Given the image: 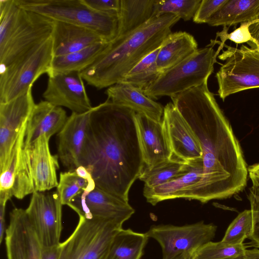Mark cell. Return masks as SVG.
Returning <instances> with one entry per match:
<instances>
[{
    "mask_svg": "<svg viewBox=\"0 0 259 259\" xmlns=\"http://www.w3.org/2000/svg\"><path fill=\"white\" fill-rule=\"evenodd\" d=\"M170 98L195 134L202 151V178L183 198L205 203L242 192L247 185L248 167L239 142L207 81Z\"/></svg>",
    "mask_w": 259,
    "mask_h": 259,
    "instance_id": "1",
    "label": "cell"
},
{
    "mask_svg": "<svg viewBox=\"0 0 259 259\" xmlns=\"http://www.w3.org/2000/svg\"><path fill=\"white\" fill-rule=\"evenodd\" d=\"M136 114L132 109L107 100L94 107L80 161L96 187L126 201L145 166Z\"/></svg>",
    "mask_w": 259,
    "mask_h": 259,
    "instance_id": "2",
    "label": "cell"
},
{
    "mask_svg": "<svg viewBox=\"0 0 259 259\" xmlns=\"http://www.w3.org/2000/svg\"><path fill=\"white\" fill-rule=\"evenodd\" d=\"M178 17H153L129 35L115 38L90 66L81 71L87 83L100 90L119 83L144 58L159 48Z\"/></svg>",
    "mask_w": 259,
    "mask_h": 259,
    "instance_id": "3",
    "label": "cell"
},
{
    "mask_svg": "<svg viewBox=\"0 0 259 259\" xmlns=\"http://www.w3.org/2000/svg\"><path fill=\"white\" fill-rule=\"evenodd\" d=\"M21 8L91 29L105 42L117 36L118 13H103L87 6L82 0H15Z\"/></svg>",
    "mask_w": 259,
    "mask_h": 259,
    "instance_id": "4",
    "label": "cell"
},
{
    "mask_svg": "<svg viewBox=\"0 0 259 259\" xmlns=\"http://www.w3.org/2000/svg\"><path fill=\"white\" fill-rule=\"evenodd\" d=\"M9 25L0 36V69L19 60L50 39L54 21L19 6Z\"/></svg>",
    "mask_w": 259,
    "mask_h": 259,
    "instance_id": "5",
    "label": "cell"
},
{
    "mask_svg": "<svg viewBox=\"0 0 259 259\" xmlns=\"http://www.w3.org/2000/svg\"><path fill=\"white\" fill-rule=\"evenodd\" d=\"M219 41H211L209 46L198 49L173 67L162 73L143 92L152 99L180 94L208 81L213 71L218 56L213 48Z\"/></svg>",
    "mask_w": 259,
    "mask_h": 259,
    "instance_id": "6",
    "label": "cell"
},
{
    "mask_svg": "<svg viewBox=\"0 0 259 259\" xmlns=\"http://www.w3.org/2000/svg\"><path fill=\"white\" fill-rule=\"evenodd\" d=\"M122 226L110 220L79 216L73 232L60 243L59 259H106L113 238Z\"/></svg>",
    "mask_w": 259,
    "mask_h": 259,
    "instance_id": "7",
    "label": "cell"
},
{
    "mask_svg": "<svg viewBox=\"0 0 259 259\" xmlns=\"http://www.w3.org/2000/svg\"><path fill=\"white\" fill-rule=\"evenodd\" d=\"M225 47L227 50L218 56L225 63L215 75L223 101L233 94L259 88V51L244 45L240 48Z\"/></svg>",
    "mask_w": 259,
    "mask_h": 259,
    "instance_id": "8",
    "label": "cell"
},
{
    "mask_svg": "<svg viewBox=\"0 0 259 259\" xmlns=\"http://www.w3.org/2000/svg\"><path fill=\"white\" fill-rule=\"evenodd\" d=\"M53 57L51 37L23 58L0 69V103L27 92L42 74H48Z\"/></svg>",
    "mask_w": 259,
    "mask_h": 259,
    "instance_id": "9",
    "label": "cell"
},
{
    "mask_svg": "<svg viewBox=\"0 0 259 259\" xmlns=\"http://www.w3.org/2000/svg\"><path fill=\"white\" fill-rule=\"evenodd\" d=\"M217 227L203 221L184 226L153 225L145 233L156 240L162 252V259H171L183 253L192 255L214 237Z\"/></svg>",
    "mask_w": 259,
    "mask_h": 259,
    "instance_id": "10",
    "label": "cell"
},
{
    "mask_svg": "<svg viewBox=\"0 0 259 259\" xmlns=\"http://www.w3.org/2000/svg\"><path fill=\"white\" fill-rule=\"evenodd\" d=\"M26 126L0 168V204L6 205L13 197L22 199L35 191L29 150L24 146Z\"/></svg>",
    "mask_w": 259,
    "mask_h": 259,
    "instance_id": "11",
    "label": "cell"
},
{
    "mask_svg": "<svg viewBox=\"0 0 259 259\" xmlns=\"http://www.w3.org/2000/svg\"><path fill=\"white\" fill-rule=\"evenodd\" d=\"M62 205L57 192L35 191L32 194L25 211L42 246L60 243Z\"/></svg>",
    "mask_w": 259,
    "mask_h": 259,
    "instance_id": "12",
    "label": "cell"
},
{
    "mask_svg": "<svg viewBox=\"0 0 259 259\" xmlns=\"http://www.w3.org/2000/svg\"><path fill=\"white\" fill-rule=\"evenodd\" d=\"M69 206L78 216L102 219L121 225L135 211L128 201L96 186L92 191L84 190L76 196Z\"/></svg>",
    "mask_w": 259,
    "mask_h": 259,
    "instance_id": "13",
    "label": "cell"
},
{
    "mask_svg": "<svg viewBox=\"0 0 259 259\" xmlns=\"http://www.w3.org/2000/svg\"><path fill=\"white\" fill-rule=\"evenodd\" d=\"M35 104L32 88L8 102L0 103V168L8 159Z\"/></svg>",
    "mask_w": 259,
    "mask_h": 259,
    "instance_id": "14",
    "label": "cell"
},
{
    "mask_svg": "<svg viewBox=\"0 0 259 259\" xmlns=\"http://www.w3.org/2000/svg\"><path fill=\"white\" fill-rule=\"evenodd\" d=\"M47 86L42 94L45 100L72 112L83 113L93 108L87 95L79 72L54 74L48 76Z\"/></svg>",
    "mask_w": 259,
    "mask_h": 259,
    "instance_id": "15",
    "label": "cell"
},
{
    "mask_svg": "<svg viewBox=\"0 0 259 259\" xmlns=\"http://www.w3.org/2000/svg\"><path fill=\"white\" fill-rule=\"evenodd\" d=\"M161 121L172 152L171 157L185 162L202 157L195 134L172 103L164 107Z\"/></svg>",
    "mask_w": 259,
    "mask_h": 259,
    "instance_id": "16",
    "label": "cell"
},
{
    "mask_svg": "<svg viewBox=\"0 0 259 259\" xmlns=\"http://www.w3.org/2000/svg\"><path fill=\"white\" fill-rule=\"evenodd\" d=\"M5 240L7 259H41L42 245L25 209L11 211Z\"/></svg>",
    "mask_w": 259,
    "mask_h": 259,
    "instance_id": "17",
    "label": "cell"
},
{
    "mask_svg": "<svg viewBox=\"0 0 259 259\" xmlns=\"http://www.w3.org/2000/svg\"><path fill=\"white\" fill-rule=\"evenodd\" d=\"M91 110L83 113L72 112L58 134V157L68 171L80 166Z\"/></svg>",
    "mask_w": 259,
    "mask_h": 259,
    "instance_id": "18",
    "label": "cell"
},
{
    "mask_svg": "<svg viewBox=\"0 0 259 259\" xmlns=\"http://www.w3.org/2000/svg\"><path fill=\"white\" fill-rule=\"evenodd\" d=\"M135 120L145 165L151 166L171 158L172 152L162 121L138 113Z\"/></svg>",
    "mask_w": 259,
    "mask_h": 259,
    "instance_id": "19",
    "label": "cell"
},
{
    "mask_svg": "<svg viewBox=\"0 0 259 259\" xmlns=\"http://www.w3.org/2000/svg\"><path fill=\"white\" fill-rule=\"evenodd\" d=\"M66 111L45 100L35 104L27 120L24 146L28 148L38 138H51L59 133L67 120Z\"/></svg>",
    "mask_w": 259,
    "mask_h": 259,
    "instance_id": "20",
    "label": "cell"
},
{
    "mask_svg": "<svg viewBox=\"0 0 259 259\" xmlns=\"http://www.w3.org/2000/svg\"><path fill=\"white\" fill-rule=\"evenodd\" d=\"M50 139L43 135L27 148L35 190L37 192H45L58 185L57 170L59 168V157L52 154Z\"/></svg>",
    "mask_w": 259,
    "mask_h": 259,
    "instance_id": "21",
    "label": "cell"
},
{
    "mask_svg": "<svg viewBox=\"0 0 259 259\" xmlns=\"http://www.w3.org/2000/svg\"><path fill=\"white\" fill-rule=\"evenodd\" d=\"M51 38L54 57L65 55L99 42H105L91 29L59 21H54Z\"/></svg>",
    "mask_w": 259,
    "mask_h": 259,
    "instance_id": "22",
    "label": "cell"
},
{
    "mask_svg": "<svg viewBox=\"0 0 259 259\" xmlns=\"http://www.w3.org/2000/svg\"><path fill=\"white\" fill-rule=\"evenodd\" d=\"M190 168L185 174L156 187L144 186L143 195L147 201L155 205L162 201L183 198L184 194L196 185L202 177V157L190 161Z\"/></svg>",
    "mask_w": 259,
    "mask_h": 259,
    "instance_id": "23",
    "label": "cell"
},
{
    "mask_svg": "<svg viewBox=\"0 0 259 259\" xmlns=\"http://www.w3.org/2000/svg\"><path fill=\"white\" fill-rule=\"evenodd\" d=\"M105 94L107 100L112 103L130 108L155 121L162 120L164 107L136 87L117 83L109 87Z\"/></svg>",
    "mask_w": 259,
    "mask_h": 259,
    "instance_id": "24",
    "label": "cell"
},
{
    "mask_svg": "<svg viewBox=\"0 0 259 259\" xmlns=\"http://www.w3.org/2000/svg\"><path fill=\"white\" fill-rule=\"evenodd\" d=\"M198 49L193 35L186 31L169 33L160 47L156 64L162 73L180 63Z\"/></svg>",
    "mask_w": 259,
    "mask_h": 259,
    "instance_id": "25",
    "label": "cell"
},
{
    "mask_svg": "<svg viewBox=\"0 0 259 259\" xmlns=\"http://www.w3.org/2000/svg\"><path fill=\"white\" fill-rule=\"evenodd\" d=\"M259 20V0H228L208 21L211 26L230 27Z\"/></svg>",
    "mask_w": 259,
    "mask_h": 259,
    "instance_id": "26",
    "label": "cell"
},
{
    "mask_svg": "<svg viewBox=\"0 0 259 259\" xmlns=\"http://www.w3.org/2000/svg\"><path fill=\"white\" fill-rule=\"evenodd\" d=\"M154 3V0H120L116 38L129 35L152 18Z\"/></svg>",
    "mask_w": 259,
    "mask_h": 259,
    "instance_id": "27",
    "label": "cell"
},
{
    "mask_svg": "<svg viewBox=\"0 0 259 259\" xmlns=\"http://www.w3.org/2000/svg\"><path fill=\"white\" fill-rule=\"evenodd\" d=\"M110 42H99L72 53L54 57L48 75L71 72H80L95 61Z\"/></svg>",
    "mask_w": 259,
    "mask_h": 259,
    "instance_id": "28",
    "label": "cell"
},
{
    "mask_svg": "<svg viewBox=\"0 0 259 259\" xmlns=\"http://www.w3.org/2000/svg\"><path fill=\"white\" fill-rule=\"evenodd\" d=\"M148 239L145 233L122 228L113 237L106 259H141Z\"/></svg>",
    "mask_w": 259,
    "mask_h": 259,
    "instance_id": "29",
    "label": "cell"
},
{
    "mask_svg": "<svg viewBox=\"0 0 259 259\" xmlns=\"http://www.w3.org/2000/svg\"><path fill=\"white\" fill-rule=\"evenodd\" d=\"M96 186L91 174L80 165L74 170L60 173L57 192L62 205L69 206L76 196L85 190L92 191Z\"/></svg>",
    "mask_w": 259,
    "mask_h": 259,
    "instance_id": "30",
    "label": "cell"
},
{
    "mask_svg": "<svg viewBox=\"0 0 259 259\" xmlns=\"http://www.w3.org/2000/svg\"><path fill=\"white\" fill-rule=\"evenodd\" d=\"M190 163L171 158L155 165L145 166L139 179L144 186L152 188L167 183L188 172Z\"/></svg>",
    "mask_w": 259,
    "mask_h": 259,
    "instance_id": "31",
    "label": "cell"
},
{
    "mask_svg": "<svg viewBox=\"0 0 259 259\" xmlns=\"http://www.w3.org/2000/svg\"><path fill=\"white\" fill-rule=\"evenodd\" d=\"M160 47L140 61L119 83L132 85L143 91L148 88L161 74L156 64Z\"/></svg>",
    "mask_w": 259,
    "mask_h": 259,
    "instance_id": "32",
    "label": "cell"
},
{
    "mask_svg": "<svg viewBox=\"0 0 259 259\" xmlns=\"http://www.w3.org/2000/svg\"><path fill=\"white\" fill-rule=\"evenodd\" d=\"M201 0H154L152 17L175 15L184 21L193 18Z\"/></svg>",
    "mask_w": 259,
    "mask_h": 259,
    "instance_id": "33",
    "label": "cell"
},
{
    "mask_svg": "<svg viewBox=\"0 0 259 259\" xmlns=\"http://www.w3.org/2000/svg\"><path fill=\"white\" fill-rule=\"evenodd\" d=\"M245 250L243 244H230L222 240L210 241L200 247L191 259H234L243 255Z\"/></svg>",
    "mask_w": 259,
    "mask_h": 259,
    "instance_id": "34",
    "label": "cell"
},
{
    "mask_svg": "<svg viewBox=\"0 0 259 259\" xmlns=\"http://www.w3.org/2000/svg\"><path fill=\"white\" fill-rule=\"evenodd\" d=\"M251 210L245 209L240 213L230 224L222 241L230 244H242L253 232Z\"/></svg>",
    "mask_w": 259,
    "mask_h": 259,
    "instance_id": "35",
    "label": "cell"
},
{
    "mask_svg": "<svg viewBox=\"0 0 259 259\" xmlns=\"http://www.w3.org/2000/svg\"><path fill=\"white\" fill-rule=\"evenodd\" d=\"M258 21L259 20L252 22L242 23L238 28H236L230 33H228L229 27H224V29L221 31L217 33V37H220L221 40L220 47L217 51V55L220 51L223 48L225 42L227 39H229L237 44L247 42L250 45L253 42V38L250 33L249 27L251 25Z\"/></svg>",
    "mask_w": 259,
    "mask_h": 259,
    "instance_id": "36",
    "label": "cell"
},
{
    "mask_svg": "<svg viewBox=\"0 0 259 259\" xmlns=\"http://www.w3.org/2000/svg\"><path fill=\"white\" fill-rule=\"evenodd\" d=\"M248 199L253 218V232L248 238L252 246L259 247V181H251Z\"/></svg>",
    "mask_w": 259,
    "mask_h": 259,
    "instance_id": "37",
    "label": "cell"
},
{
    "mask_svg": "<svg viewBox=\"0 0 259 259\" xmlns=\"http://www.w3.org/2000/svg\"><path fill=\"white\" fill-rule=\"evenodd\" d=\"M228 0H201L193 18L198 24L207 23L208 20L227 2Z\"/></svg>",
    "mask_w": 259,
    "mask_h": 259,
    "instance_id": "38",
    "label": "cell"
},
{
    "mask_svg": "<svg viewBox=\"0 0 259 259\" xmlns=\"http://www.w3.org/2000/svg\"><path fill=\"white\" fill-rule=\"evenodd\" d=\"M92 10L103 13H118L120 0H82Z\"/></svg>",
    "mask_w": 259,
    "mask_h": 259,
    "instance_id": "39",
    "label": "cell"
},
{
    "mask_svg": "<svg viewBox=\"0 0 259 259\" xmlns=\"http://www.w3.org/2000/svg\"><path fill=\"white\" fill-rule=\"evenodd\" d=\"M60 254V243L52 246H41V259H59Z\"/></svg>",
    "mask_w": 259,
    "mask_h": 259,
    "instance_id": "40",
    "label": "cell"
},
{
    "mask_svg": "<svg viewBox=\"0 0 259 259\" xmlns=\"http://www.w3.org/2000/svg\"><path fill=\"white\" fill-rule=\"evenodd\" d=\"M249 30L253 42L250 45L251 48L255 49L259 51V21L251 25Z\"/></svg>",
    "mask_w": 259,
    "mask_h": 259,
    "instance_id": "41",
    "label": "cell"
},
{
    "mask_svg": "<svg viewBox=\"0 0 259 259\" xmlns=\"http://www.w3.org/2000/svg\"><path fill=\"white\" fill-rule=\"evenodd\" d=\"M6 205L0 204V243H2L6 232L5 211Z\"/></svg>",
    "mask_w": 259,
    "mask_h": 259,
    "instance_id": "42",
    "label": "cell"
},
{
    "mask_svg": "<svg viewBox=\"0 0 259 259\" xmlns=\"http://www.w3.org/2000/svg\"><path fill=\"white\" fill-rule=\"evenodd\" d=\"M248 172L251 181L259 180V163L249 166Z\"/></svg>",
    "mask_w": 259,
    "mask_h": 259,
    "instance_id": "43",
    "label": "cell"
},
{
    "mask_svg": "<svg viewBox=\"0 0 259 259\" xmlns=\"http://www.w3.org/2000/svg\"><path fill=\"white\" fill-rule=\"evenodd\" d=\"M244 259H259V249L254 248L246 249L244 254Z\"/></svg>",
    "mask_w": 259,
    "mask_h": 259,
    "instance_id": "44",
    "label": "cell"
},
{
    "mask_svg": "<svg viewBox=\"0 0 259 259\" xmlns=\"http://www.w3.org/2000/svg\"><path fill=\"white\" fill-rule=\"evenodd\" d=\"M192 254L189 253H183L171 259H191Z\"/></svg>",
    "mask_w": 259,
    "mask_h": 259,
    "instance_id": "45",
    "label": "cell"
},
{
    "mask_svg": "<svg viewBox=\"0 0 259 259\" xmlns=\"http://www.w3.org/2000/svg\"><path fill=\"white\" fill-rule=\"evenodd\" d=\"M234 259H244V254L242 255H241V256H239L237 257H236Z\"/></svg>",
    "mask_w": 259,
    "mask_h": 259,
    "instance_id": "46",
    "label": "cell"
},
{
    "mask_svg": "<svg viewBox=\"0 0 259 259\" xmlns=\"http://www.w3.org/2000/svg\"><path fill=\"white\" fill-rule=\"evenodd\" d=\"M256 181H259V180H256Z\"/></svg>",
    "mask_w": 259,
    "mask_h": 259,
    "instance_id": "47",
    "label": "cell"
}]
</instances>
